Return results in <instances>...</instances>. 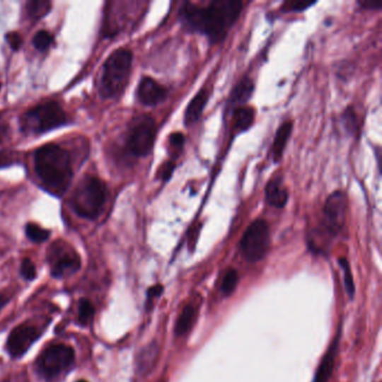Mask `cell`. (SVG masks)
Masks as SVG:
<instances>
[{"label": "cell", "instance_id": "15", "mask_svg": "<svg viewBox=\"0 0 382 382\" xmlns=\"http://www.w3.org/2000/svg\"><path fill=\"white\" fill-rule=\"evenodd\" d=\"M337 349H339V335H337L328 352L324 355L320 361L316 374H315L314 381L313 382H328L333 374L334 364L337 359Z\"/></svg>", "mask_w": 382, "mask_h": 382}, {"label": "cell", "instance_id": "28", "mask_svg": "<svg viewBox=\"0 0 382 382\" xmlns=\"http://www.w3.org/2000/svg\"><path fill=\"white\" fill-rule=\"evenodd\" d=\"M168 144L170 149H172V153L174 155L180 154L183 151L184 144H185V136L182 132H173L168 138Z\"/></svg>", "mask_w": 382, "mask_h": 382}, {"label": "cell", "instance_id": "6", "mask_svg": "<svg viewBox=\"0 0 382 382\" xmlns=\"http://www.w3.org/2000/svg\"><path fill=\"white\" fill-rule=\"evenodd\" d=\"M68 116L55 101H47L26 111L21 119L22 130L26 135L40 136L68 124Z\"/></svg>", "mask_w": 382, "mask_h": 382}, {"label": "cell", "instance_id": "19", "mask_svg": "<svg viewBox=\"0 0 382 382\" xmlns=\"http://www.w3.org/2000/svg\"><path fill=\"white\" fill-rule=\"evenodd\" d=\"M159 345L157 342H151V345L144 347L138 357V370L140 374H147L156 366L158 360Z\"/></svg>", "mask_w": 382, "mask_h": 382}, {"label": "cell", "instance_id": "16", "mask_svg": "<svg viewBox=\"0 0 382 382\" xmlns=\"http://www.w3.org/2000/svg\"><path fill=\"white\" fill-rule=\"evenodd\" d=\"M293 128V122L288 120V122H283V124L280 125L277 132L274 134L272 151H270L274 163H279L280 159L283 158L284 151H285L288 141L291 139Z\"/></svg>", "mask_w": 382, "mask_h": 382}, {"label": "cell", "instance_id": "30", "mask_svg": "<svg viewBox=\"0 0 382 382\" xmlns=\"http://www.w3.org/2000/svg\"><path fill=\"white\" fill-rule=\"evenodd\" d=\"M315 5V3L310 1H287L285 5H283L284 11H301L305 9L310 8L311 6Z\"/></svg>", "mask_w": 382, "mask_h": 382}, {"label": "cell", "instance_id": "31", "mask_svg": "<svg viewBox=\"0 0 382 382\" xmlns=\"http://www.w3.org/2000/svg\"><path fill=\"white\" fill-rule=\"evenodd\" d=\"M6 41L9 44L11 49L14 51H18L23 45V37L19 35L18 33L11 32L6 35Z\"/></svg>", "mask_w": 382, "mask_h": 382}, {"label": "cell", "instance_id": "11", "mask_svg": "<svg viewBox=\"0 0 382 382\" xmlns=\"http://www.w3.org/2000/svg\"><path fill=\"white\" fill-rule=\"evenodd\" d=\"M42 331L35 325L22 324L9 334L6 347L11 358H22L25 353L30 350L32 345L41 337Z\"/></svg>", "mask_w": 382, "mask_h": 382}, {"label": "cell", "instance_id": "34", "mask_svg": "<svg viewBox=\"0 0 382 382\" xmlns=\"http://www.w3.org/2000/svg\"><path fill=\"white\" fill-rule=\"evenodd\" d=\"M162 293L163 287L161 285H155L149 288V291H147V304H151V301L161 296Z\"/></svg>", "mask_w": 382, "mask_h": 382}, {"label": "cell", "instance_id": "24", "mask_svg": "<svg viewBox=\"0 0 382 382\" xmlns=\"http://www.w3.org/2000/svg\"><path fill=\"white\" fill-rule=\"evenodd\" d=\"M342 120H343V125H345V129L349 132V134L352 136L358 134V116H357V112H355L352 107H347L345 109V112L342 115Z\"/></svg>", "mask_w": 382, "mask_h": 382}, {"label": "cell", "instance_id": "9", "mask_svg": "<svg viewBox=\"0 0 382 382\" xmlns=\"http://www.w3.org/2000/svg\"><path fill=\"white\" fill-rule=\"evenodd\" d=\"M74 357V351L68 345H51L36 362L38 372L45 379H53L73 366Z\"/></svg>", "mask_w": 382, "mask_h": 382}, {"label": "cell", "instance_id": "37", "mask_svg": "<svg viewBox=\"0 0 382 382\" xmlns=\"http://www.w3.org/2000/svg\"><path fill=\"white\" fill-rule=\"evenodd\" d=\"M7 303H8V299H7V297L3 296V295H0V312H1L4 306H5Z\"/></svg>", "mask_w": 382, "mask_h": 382}, {"label": "cell", "instance_id": "17", "mask_svg": "<svg viewBox=\"0 0 382 382\" xmlns=\"http://www.w3.org/2000/svg\"><path fill=\"white\" fill-rule=\"evenodd\" d=\"M253 91H255V83L249 76H245L238 82L237 86H234L233 90H232L229 98L230 105L233 109L243 107L245 103L249 101Z\"/></svg>", "mask_w": 382, "mask_h": 382}, {"label": "cell", "instance_id": "38", "mask_svg": "<svg viewBox=\"0 0 382 382\" xmlns=\"http://www.w3.org/2000/svg\"><path fill=\"white\" fill-rule=\"evenodd\" d=\"M78 382H88V381H86V380H79Z\"/></svg>", "mask_w": 382, "mask_h": 382}, {"label": "cell", "instance_id": "36", "mask_svg": "<svg viewBox=\"0 0 382 382\" xmlns=\"http://www.w3.org/2000/svg\"><path fill=\"white\" fill-rule=\"evenodd\" d=\"M7 132H8V127L0 120V141H3L4 138L7 135Z\"/></svg>", "mask_w": 382, "mask_h": 382}, {"label": "cell", "instance_id": "35", "mask_svg": "<svg viewBox=\"0 0 382 382\" xmlns=\"http://www.w3.org/2000/svg\"><path fill=\"white\" fill-rule=\"evenodd\" d=\"M11 162H13V158H11V156H8V155H7L6 153L0 154V167L11 165Z\"/></svg>", "mask_w": 382, "mask_h": 382}, {"label": "cell", "instance_id": "18", "mask_svg": "<svg viewBox=\"0 0 382 382\" xmlns=\"http://www.w3.org/2000/svg\"><path fill=\"white\" fill-rule=\"evenodd\" d=\"M256 118V110L251 107H239L233 110L232 115V128L236 134L247 132L250 129Z\"/></svg>", "mask_w": 382, "mask_h": 382}, {"label": "cell", "instance_id": "29", "mask_svg": "<svg viewBox=\"0 0 382 382\" xmlns=\"http://www.w3.org/2000/svg\"><path fill=\"white\" fill-rule=\"evenodd\" d=\"M21 274L26 280H33L36 277L35 265L30 259L25 258L21 265Z\"/></svg>", "mask_w": 382, "mask_h": 382}, {"label": "cell", "instance_id": "2", "mask_svg": "<svg viewBox=\"0 0 382 382\" xmlns=\"http://www.w3.org/2000/svg\"><path fill=\"white\" fill-rule=\"evenodd\" d=\"M34 165L44 189L53 195L62 197L73 178L70 154L55 144L42 146L35 151Z\"/></svg>", "mask_w": 382, "mask_h": 382}, {"label": "cell", "instance_id": "32", "mask_svg": "<svg viewBox=\"0 0 382 382\" xmlns=\"http://www.w3.org/2000/svg\"><path fill=\"white\" fill-rule=\"evenodd\" d=\"M175 170V164L172 162H166L164 165H162V167L158 170V178L161 180H170V176H172L173 172Z\"/></svg>", "mask_w": 382, "mask_h": 382}, {"label": "cell", "instance_id": "5", "mask_svg": "<svg viewBox=\"0 0 382 382\" xmlns=\"http://www.w3.org/2000/svg\"><path fill=\"white\" fill-rule=\"evenodd\" d=\"M107 194V186L103 180L96 176H86L73 192L71 205L79 216L96 220L103 212Z\"/></svg>", "mask_w": 382, "mask_h": 382}, {"label": "cell", "instance_id": "7", "mask_svg": "<svg viewBox=\"0 0 382 382\" xmlns=\"http://www.w3.org/2000/svg\"><path fill=\"white\" fill-rule=\"evenodd\" d=\"M240 251L249 262H257L266 256L270 247V229L267 221H253L240 240Z\"/></svg>", "mask_w": 382, "mask_h": 382}, {"label": "cell", "instance_id": "21", "mask_svg": "<svg viewBox=\"0 0 382 382\" xmlns=\"http://www.w3.org/2000/svg\"><path fill=\"white\" fill-rule=\"evenodd\" d=\"M51 11V3L45 0H32L28 3V16L33 19H41L49 14Z\"/></svg>", "mask_w": 382, "mask_h": 382}, {"label": "cell", "instance_id": "8", "mask_svg": "<svg viewBox=\"0 0 382 382\" xmlns=\"http://www.w3.org/2000/svg\"><path fill=\"white\" fill-rule=\"evenodd\" d=\"M157 125L151 116H140L130 126L126 147L134 157H146L153 151L156 140Z\"/></svg>", "mask_w": 382, "mask_h": 382}, {"label": "cell", "instance_id": "4", "mask_svg": "<svg viewBox=\"0 0 382 382\" xmlns=\"http://www.w3.org/2000/svg\"><path fill=\"white\" fill-rule=\"evenodd\" d=\"M132 66V52L118 49L111 53L103 69L100 79L99 92L103 99H115L124 92Z\"/></svg>", "mask_w": 382, "mask_h": 382}, {"label": "cell", "instance_id": "33", "mask_svg": "<svg viewBox=\"0 0 382 382\" xmlns=\"http://www.w3.org/2000/svg\"><path fill=\"white\" fill-rule=\"evenodd\" d=\"M358 5L361 8L366 9V11H380L382 7L380 1H374V0H361Z\"/></svg>", "mask_w": 382, "mask_h": 382}, {"label": "cell", "instance_id": "22", "mask_svg": "<svg viewBox=\"0 0 382 382\" xmlns=\"http://www.w3.org/2000/svg\"><path fill=\"white\" fill-rule=\"evenodd\" d=\"M238 283H239V274H238L237 270H233V268L226 270L224 279H222V284H221V291L224 296L232 295L237 288Z\"/></svg>", "mask_w": 382, "mask_h": 382}, {"label": "cell", "instance_id": "13", "mask_svg": "<svg viewBox=\"0 0 382 382\" xmlns=\"http://www.w3.org/2000/svg\"><path fill=\"white\" fill-rule=\"evenodd\" d=\"M265 197L267 204H270V207L276 209H284L286 207L289 199V193L284 185L282 176L274 175L268 180L265 187Z\"/></svg>", "mask_w": 382, "mask_h": 382}, {"label": "cell", "instance_id": "20", "mask_svg": "<svg viewBox=\"0 0 382 382\" xmlns=\"http://www.w3.org/2000/svg\"><path fill=\"white\" fill-rule=\"evenodd\" d=\"M197 318V308L193 304L184 307L175 324V335L184 337L191 331Z\"/></svg>", "mask_w": 382, "mask_h": 382}, {"label": "cell", "instance_id": "26", "mask_svg": "<svg viewBox=\"0 0 382 382\" xmlns=\"http://www.w3.org/2000/svg\"><path fill=\"white\" fill-rule=\"evenodd\" d=\"M95 316V307L88 299H81L79 303V320L83 325H88Z\"/></svg>", "mask_w": 382, "mask_h": 382}, {"label": "cell", "instance_id": "10", "mask_svg": "<svg viewBox=\"0 0 382 382\" xmlns=\"http://www.w3.org/2000/svg\"><path fill=\"white\" fill-rule=\"evenodd\" d=\"M49 262L53 277L63 278L78 272L81 267V258L71 245L57 241L50 248Z\"/></svg>", "mask_w": 382, "mask_h": 382}, {"label": "cell", "instance_id": "14", "mask_svg": "<svg viewBox=\"0 0 382 382\" xmlns=\"http://www.w3.org/2000/svg\"><path fill=\"white\" fill-rule=\"evenodd\" d=\"M210 93V90L202 88L197 92V95L192 98L191 101L187 105L185 113H184V122H185L186 126L190 127L199 122L205 107H207Z\"/></svg>", "mask_w": 382, "mask_h": 382}, {"label": "cell", "instance_id": "3", "mask_svg": "<svg viewBox=\"0 0 382 382\" xmlns=\"http://www.w3.org/2000/svg\"><path fill=\"white\" fill-rule=\"evenodd\" d=\"M347 197L343 191H334L328 195L324 203L323 220L318 228L313 230L308 245L314 253H323L328 241L345 228L347 222Z\"/></svg>", "mask_w": 382, "mask_h": 382}, {"label": "cell", "instance_id": "25", "mask_svg": "<svg viewBox=\"0 0 382 382\" xmlns=\"http://www.w3.org/2000/svg\"><path fill=\"white\" fill-rule=\"evenodd\" d=\"M53 42H54V38L52 36L51 33L47 32V30H40V32L36 33L35 36L33 38V45L40 52L47 51L51 47Z\"/></svg>", "mask_w": 382, "mask_h": 382}, {"label": "cell", "instance_id": "27", "mask_svg": "<svg viewBox=\"0 0 382 382\" xmlns=\"http://www.w3.org/2000/svg\"><path fill=\"white\" fill-rule=\"evenodd\" d=\"M339 264L343 270V276H345V289L350 299H353L355 293V286L353 283L352 272H351L350 264L345 258L339 259Z\"/></svg>", "mask_w": 382, "mask_h": 382}, {"label": "cell", "instance_id": "12", "mask_svg": "<svg viewBox=\"0 0 382 382\" xmlns=\"http://www.w3.org/2000/svg\"><path fill=\"white\" fill-rule=\"evenodd\" d=\"M168 90L151 76H144L137 88V99L146 107H155L166 100Z\"/></svg>", "mask_w": 382, "mask_h": 382}, {"label": "cell", "instance_id": "23", "mask_svg": "<svg viewBox=\"0 0 382 382\" xmlns=\"http://www.w3.org/2000/svg\"><path fill=\"white\" fill-rule=\"evenodd\" d=\"M25 232H26L28 239L35 243H45L46 240L49 239L50 236H51V231L44 229L35 224H28L25 228Z\"/></svg>", "mask_w": 382, "mask_h": 382}, {"label": "cell", "instance_id": "1", "mask_svg": "<svg viewBox=\"0 0 382 382\" xmlns=\"http://www.w3.org/2000/svg\"><path fill=\"white\" fill-rule=\"evenodd\" d=\"M243 3L240 0H212L205 6L186 1L178 13L180 24L191 33H199L210 43L224 41L240 15Z\"/></svg>", "mask_w": 382, "mask_h": 382}]
</instances>
